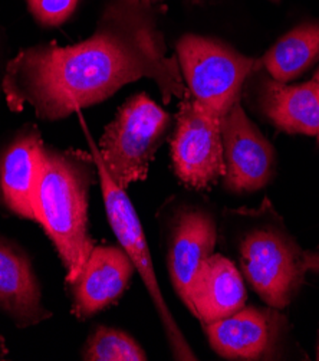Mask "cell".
I'll return each instance as SVG.
<instances>
[{
    "label": "cell",
    "instance_id": "cell-1",
    "mask_svg": "<svg viewBox=\"0 0 319 361\" xmlns=\"http://www.w3.org/2000/svg\"><path fill=\"white\" fill-rule=\"evenodd\" d=\"M141 78L157 84L165 104L189 92L179 61L167 55L150 2L104 0L91 38L20 51L6 66L2 88L12 111L30 105L38 118L56 121Z\"/></svg>",
    "mask_w": 319,
    "mask_h": 361
},
{
    "label": "cell",
    "instance_id": "cell-2",
    "mask_svg": "<svg viewBox=\"0 0 319 361\" xmlns=\"http://www.w3.org/2000/svg\"><path fill=\"white\" fill-rule=\"evenodd\" d=\"M98 176L94 154L44 146L35 193V213L74 281L94 249L88 228V196Z\"/></svg>",
    "mask_w": 319,
    "mask_h": 361
},
{
    "label": "cell",
    "instance_id": "cell-3",
    "mask_svg": "<svg viewBox=\"0 0 319 361\" xmlns=\"http://www.w3.org/2000/svg\"><path fill=\"white\" fill-rule=\"evenodd\" d=\"M168 126L170 116L143 92L131 97L106 126L98 154L121 189L147 177Z\"/></svg>",
    "mask_w": 319,
    "mask_h": 361
},
{
    "label": "cell",
    "instance_id": "cell-4",
    "mask_svg": "<svg viewBox=\"0 0 319 361\" xmlns=\"http://www.w3.org/2000/svg\"><path fill=\"white\" fill-rule=\"evenodd\" d=\"M179 65L189 94L220 118L239 101L255 61L215 39L186 35L177 44Z\"/></svg>",
    "mask_w": 319,
    "mask_h": 361
},
{
    "label": "cell",
    "instance_id": "cell-5",
    "mask_svg": "<svg viewBox=\"0 0 319 361\" xmlns=\"http://www.w3.org/2000/svg\"><path fill=\"white\" fill-rule=\"evenodd\" d=\"M94 159L96 161L98 177L101 182V192L104 197L106 218H108L110 226L114 231L121 247L132 261L135 269L138 271L141 279H143L149 295L151 297L154 307L158 312L160 321L167 334L168 343L171 345V351L174 358L177 360H196L194 353L189 347L183 333L177 326L175 319L173 318L164 297L161 294L160 285L154 272V264L151 259L150 247L144 235L143 225L135 212L132 202L130 200L125 189H121L106 171L104 163L99 159L98 150L92 149Z\"/></svg>",
    "mask_w": 319,
    "mask_h": 361
},
{
    "label": "cell",
    "instance_id": "cell-6",
    "mask_svg": "<svg viewBox=\"0 0 319 361\" xmlns=\"http://www.w3.org/2000/svg\"><path fill=\"white\" fill-rule=\"evenodd\" d=\"M171 160L177 177L194 190H206L225 176L222 118L189 92L177 116Z\"/></svg>",
    "mask_w": 319,
    "mask_h": 361
},
{
    "label": "cell",
    "instance_id": "cell-7",
    "mask_svg": "<svg viewBox=\"0 0 319 361\" xmlns=\"http://www.w3.org/2000/svg\"><path fill=\"white\" fill-rule=\"evenodd\" d=\"M240 264L244 278L275 310L289 305L308 271L301 249L283 233L269 229L254 231L242 240Z\"/></svg>",
    "mask_w": 319,
    "mask_h": 361
},
{
    "label": "cell",
    "instance_id": "cell-8",
    "mask_svg": "<svg viewBox=\"0 0 319 361\" xmlns=\"http://www.w3.org/2000/svg\"><path fill=\"white\" fill-rule=\"evenodd\" d=\"M225 185L236 193L265 188L275 173V150L247 118L240 101L222 117Z\"/></svg>",
    "mask_w": 319,
    "mask_h": 361
},
{
    "label": "cell",
    "instance_id": "cell-9",
    "mask_svg": "<svg viewBox=\"0 0 319 361\" xmlns=\"http://www.w3.org/2000/svg\"><path fill=\"white\" fill-rule=\"evenodd\" d=\"M287 319L275 308L243 307L237 312L203 324L208 344L227 360H261L275 350Z\"/></svg>",
    "mask_w": 319,
    "mask_h": 361
},
{
    "label": "cell",
    "instance_id": "cell-10",
    "mask_svg": "<svg viewBox=\"0 0 319 361\" xmlns=\"http://www.w3.org/2000/svg\"><path fill=\"white\" fill-rule=\"evenodd\" d=\"M44 146L35 126L23 127L0 146V207L32 222H37L35 193Z\"/></svg>",
    "mask_w": 319,
    "mask_h": 361
},
{
    "label": "cell",
    "instance_id": "cell-11",
    "mask_svg": "<svg viewBox=\"0 0 319 361\" xmlns=\"http://www.w3.org/2000/svg\"><path fill=\"white\" fill-rule=\"evenodd\" d=\"M135 267L125 250L118 246H94L78 276L68 282L73 312L88 319L113 305L127 290Z\"/></svg>",
    "mask_w": 319,
    "mask_h": 361
},
{
    "label": "cell",
    "instance_id": "cell-12",
    "mask_svg": "<svg viewBox=\"0 0 319 361\" xmlns=\"http://www.w3.org/2000/svg\"><path fill=\"white\" fill-rule=\"evenodd\" d=\"M0 311L16 327L38 326L52 317L42 304L41 286L22 246L0 235Z\"/></svg>",
    "mask_w": 319,
    "mask_h": 361
},
{
    "label": "cell",
    "instance_id": "cell-13",
    "mask_svg": "<svg viewBox=\"0 0 319 361\" xmlns=\"http://www.w3.org/2000/svg\"><path fill=\"white\" fill-rule=\"evenodd\" d=\"M218 229L203 210H184L177 218L168 247V272L174 290L187 305L190 288L200 265L215 254Z\"/></svg>",
    "mask_w": 319,
    "mask_h": 361
},
{
    "label": "cell",
    "instance_id": "cell-14",
    "mask_svg": "<svg viewBox=\"0 0 319 361\" xmlns=\"http://www.w3.org/2000/svg\"><path fill=\"white\" fill-rule=\"evenodd\" d=\"M244 304L246 288L234 264L220 254L210 255L194 275L189 311L201 324H208L237 312Z\"/></svg>",
    "mask_w": 319,
    "mask_h": 361
},
{
    "label": "cell",
    "instance_id": "cell-15",
    "mask_svg": "<svg viewBox=\"0 0 319 361\" xmlns=\"http://www.w3.org/2000/svg\"><path fill=\"white\" fill-rule=\"evenodd\" d=\"M261 105L265 116L282 131L318 135L319 101L312 82L291 87L275 80L265 81Z\"/></svg>",
    "mask_w": 319,
    "mask_h": 361
},
{
    "label": "cell",
    "instance_id": "cell-16",
    "mask_svg": "<svg viewBox=\"0 0 319 361\" xmlns=\"http://www.w3.org/2000/svg\"><path fill=\"white\" fill-rule=\"evenodd\" d=\"M319 58V25L295 27L280 38L263 56V65L277 82H288Z\"/></svg>",
    "mask_w": 319,
    "mask_h": 361
},
{
    "label": "cell",
    "instance_id": "cell-17",
    "mask_svg": "<svg viewBox=\"0 0 319 361\" xmlns=\"http://www.w3.org/2000/svg\"><path fill=\"white\" fill-rule=\"evenodd\" d=\"M82 360L88 361H146L147 354L127 333L99 326L88 337L82 348Z\"/></svg>",
    "mask_w": 319,
    "mask_h": 361
},
{
    "label": "cell",
    "instance_id": "cell-18",
    "mask_svg": "<svg viewBox=\"0 0 319 361\" xmlns=\"http://www.w3.org/2000/svg\"><path fill=\"white\" fill-rule=\"evenodd\" d=\"M29 12L42 26L56 27L75 12L80 0H26Z\"/></svg>",
    "mask_w": 319,
    "mask_h": 361
},
{
    "label": "cell",
    "instance_id": "cell-19",
    "mask_svg": "<svg viewBox=\"0 0 319 361\" xmlns=\"http://www.w3.org/2000/svg\"><path fill=\"white\" fill-rule=\"evenodd\" d=\"M304 264L306 269L319 272V255L313 254H304Z\"/></svg>",
    "mask_w": 319,
    "mask_h": 361
},
{
    "label": "cell",
    "instance_id": "cell-20",
    "mask_svg": "<svg viewBox=\"0 0 319 361\" xmlns=\"http://www.w3.org/2000/svg\"><path fill=\"white\" fill-rule=\"evenodd\" d=\"M5 354H6V348H5V344H4L2 338H0V360H4Z\"/></svg>",
    "mask_w": 319,
    "mask_h": 361
},
{
    "label": "cell",
    "instance_id": "cell-21",
    "mask_svg": "<svg viewBox=\"0 0 319 361\" xmlns=\"http://www.w3.org/2000/svg\"><path fill=\"white\" fill-rule=\"evenodd\" d=\"M312 85H313L315 94H316V97H318V101H319V82H316V81H312Z\"/></svg>",
    "mask_w": 319,
    "mask_h": 361
},
{
    "label": "cell",
    "instance_id": "cell-22",
    "mask_svg": "<svg viewBox=\"0 0 319 361\" xmlns=\"http://www.w3.org/2000/svg\"><path fill=\"white\" fill-rule=\"evenodd\" d=\"M313 81L319 82V71H318V72H316V74H315V77H313Z\"/></svg>",
    "mask_w": 319,
    "mask_h": 361
},
{
    "label": "cell",
    "instance_id": "cell-23",
    "mask_svg": "<svg viewBox=\"0 0 319 361\" xmlns=\"http://www.w3.org/2000/svg\"><path fill=\"white\" fill-rule=\"evenodd\" d=\"M318 360H319V345H318Z\"/></svg>",
    "mask_w": 319,
    "mask_h": 361
},
{
    "label": "cell",
    "instance_id": "cell-24",
    "mask_svg": "<svg viewBox=\"0 0 319 361\" xmlns=\"http://www.w3.org/2000/svg\"><path fill=\"white\" fill-rule=\"evenodd\" d=\"M147 2H150V4H151V2H154V0H147Z\"/></svg>",
    "mask_w": 319,
    "mask_h": 361
},
{
    "label": "cell",
    "instance_id": "cell-25",
    "mask_svg": "<svg viewBox=\"0 0 319 361\" xmlns=\"http://www.w3.org/2000/svg\"><path fill=\"white\" fill-rule=\"evenodd\" d=\"M318 141H319V133H318Z\"/></svg>",
    "mask_w": 319,
    "mask_h": 361
}]
</instances>
